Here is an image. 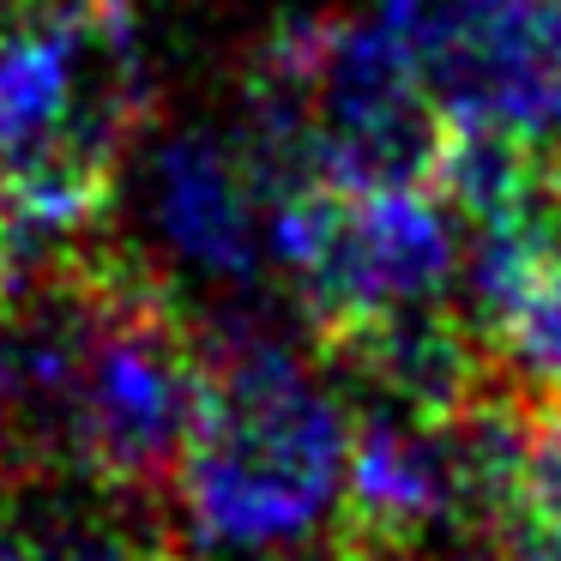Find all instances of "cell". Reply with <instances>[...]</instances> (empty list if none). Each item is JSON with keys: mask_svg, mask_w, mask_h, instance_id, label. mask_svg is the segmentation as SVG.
Masks as SVG:
<instances>
[{"mask_svg": "<svg viewBox=\"0 0 561 561\" xmlns=\"http://www.w3.org/2000/svg\"><path fill=\"white\" fill-rule=\"evenodd\" d=\"M194 332L206 392L175 477L182 549L194 561H278L332 537L351 411L320 375V351H302L260 290L194 314Z\"/></svg>", "mask_w": 561, "mask_h": 561, "instance_id": "1", "label": "cell"}, {"mask_svg": "<svg viewBox=\"0 0 561 561\" xmlns=\"http://www.w3.org/2000/svg\"><path fill=\"white\" fill-rule=\"evenodd\" d=\"M266 236L308 339L453 302L459 284V218L423 187H296Z\"/></svg>", "mask_w": 561, "mask_h": 561, "instance_id": "2", "label": "cell"}, {"mask_svg": "<svg viewBox=\"0 0 561 561\" xmlns=\"http://www.w3.org/2000/svg\"><path fill=\"white\" fill-rule=\"evenodd\" d=\"M122 194H134L139 218L134 248L163 278H194L224 296L260 290L272 266V199L236 134L175 127L151 146L139 139L122 170Z\"/></svg>", "mask_w": 561, "mask_h": 561, "instance_id": "3", "label": "cell"}, {"mask_svg": "<svg viewBox=\"0 0 561 561\" xmlns=\"http://www.w3.org/2000/svg\"><path fill=\"white\" fill-rule=\"evenodd\" d=\"M308 139L327 187H428L447 115L411 43L375 19H332L308 85Z\"/></svg>", "mask_w": 561, "mask_h": 561, "instance_id": "4", "label": "cell"}, {"mask_svg": "<svg viewBox=\"0 0 561 561\" xmlns=\"http://www.w3.org/2000/svg\"><path fill=\"white\" fill-rule=\"evenodd\" d=\"M447 127L543 146L561 127V0H447L416 43Z\"/></svg>", "mask_w": 561, "mask_h": 561, "instance_id": "5", "label": "cell"}, {"mask_svg": "<svg viewBox=\"0 0 561 561\" xmlns=\"http://www.w3.org/2000/svg\"><path fill=\"white\" fill-rule=\"evenodd\" d=\"M519 513L537 537H549V543L561 549V387H531Z\"/></svg>", "mask_w": 561, "mask_h": 561, "instance_id": "6", "label": "cell"}, {"mask_svg": "<svg viewBox=\"0 0 561 561\" xmlns=\"http://www.w3.org/2000/svg\"><path fill=\"white\" fill-rule=\"evenodd\" d=\"M513 375H525L531 387H561V242L549 254L543 278H537L531 302L519 308V320L501 339Z\"/></svg>", "mask_w": 561, "mask_h": 561, "instance_id": "7", "label": "cell"}, {"mask_svg": "<svg viewBox=\"0 0 561 561\" xmlns=\"http://www.w3.org/2000/svg\"><path fill=\"white\" fill-rule=\"evenodd\" d=\"M43 7H61V13H98V19H127L139 0H43Z\"/></svg>", "mask_w": 561, "mask_h": 561, "instance_id": "8", "label": "cell"}, {"mask_svg": "<svg viewBox=\"0 0 561 561\" xmlns=\"http://www.w3.org/2000/svg\"><path fill=\"white\" fill-rule=\"evenodd\" d=\"M543 170H549V182H556V194H561V127L543 139Z\"/></svg>", "mask_w": 561, "mask_h": 561, "instance_id": "9", "label": "cell"}, {"mask_svg": "<svg viewBox=\"0 0 561 561\" xmlns=\"http://www.w3.org/2000/svg\"><path fill=\"white\" fill-rule=\"evenodd\" d=\"M19 13H25V0H0V31L13 25V19H19Z\"/></svg>", "mask_w": 561, "mask_h": 561, "instance_id": "10", "label": "cell"}]
</instances>
